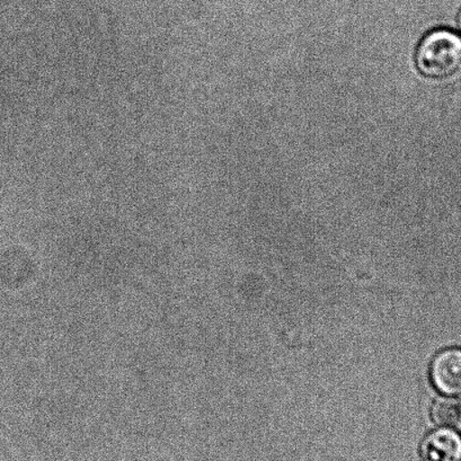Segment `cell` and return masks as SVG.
I'll use <instances>...</instances> for the list:
<instances>
[{
    "label": "cell",
    "instance_id": "7a4b0ae2",
    "mask_svg": "<svg viewBox=\"0 0 461 461\" xmlns=\"http://www.w3.org/2000/svg\"><path fill=\"white\" fill-rule=\"evenodd\" d=\"M434 387L447 397L461 398V348L438 353L431 365Z\"/></svg>",
    "mask_w": 461,
    "mask_h": 461
},
{
    "label": "cell",
    "instance_id": "8992f818",
    "mask_svg": "<svg viewBox=\"0 0 461 461\" xmlns=\"http://www.w3.org/2000/svg\"><path fill=\"white\" fill-rule=\"evenodd\" d=\"M460 461H461V459H460Z\"/></svg>",
    "mask_w": 461,
    "mask_h": 461
},
{
    "label": "cell",
    "instance_id": "277c9868",
    "mask_svg": "<svg viewBox=\"0 0 461 461\" xmlns=\"http://www.w3.org/2000/svg\"><path fill=\"white\" fill-rule=\"evenodd\" d=\"M433 422L441 428H454L461 420V404L455 398H438L432 406Z\"/></svg>",
    "mask_w": 461,
    "mask_h": 461
},
{
    "label": "cell",
    "instance_id": "6da1fadb",
    "mask_svg": "<svg viewBox=\"0 0 461 461\" xmlns=\"http://www.w3.org/2000/svg\"><path fill=\"white\" fill-rule=\"evenodd\" d=\"M416 61L425 76L447 77L461 65V39L450 31H433L420 42Z\"/></svg>",
    "mask_w": 461,
    "mask_h": 461
},
{
    "label": "cell",
    "instance_id": "3957f363",
    "mask_svg": "<svg viewBox=\"0 0 461 461\" xmlns=\"http://www.w3.org/2000/svg\"><path fill=\"white\" fill-rule=\"evenodd\" d=\"M423 461H460L461 436L450 428L429 434L420 446Z\"/></svg>",
    "mask_w": 461,
    "mask_h": 461
},
{
    "label": "cell",
    "instance_id": "5b68a950",
    "mask_svg": "<svg viewBox=\"0 0 461 461\" xmlns=\"http://www.w3.org/2000/svg\"><path fill=\"white\" fill-rule=\"evenodd\" d=\"M459 28L461 30V12H460V15H459Z\"/></svg>",
    "mask_w": 461,
    "mask_h": 461
}]
</instances>
